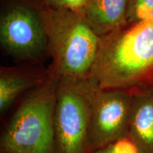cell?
Masks as SVG:
<instances>
[{"label": "cell", "instance_id": "1", "mask_svg": "<svg viewBox=\"0 0 153 153\" xmlns=\"http://www.w3.org/2000/svg\"><path fill=\"white\" fill-rule=\"evenodd\" d=\"M90 79L104 89L133 91L153 86V19L101 38Z\"/></svg>", "mask_w": 153, "mask_h": 153}, {"label": "cell", "instance_id": "2", "mask_svg": "<svg viewBox=\"0 0 153 153\" xmlns=\"http://www.w3.org/2000/svg\"><path fill=\"white\" fill-rule=\"evenodd\" d=\"M38 11L47 36L48 53L52 58L48 72L57 78L90 77L101 38L83 12L45 4Z\"/></svg>", "mask_w": 153, "mask_h": 153}, {"label": "cell", "instance_id": "3", "mask_svg": "<svg viewBox=\"0 0 153 153\" xmlns=\"http://www.w3.org/2000/svg\"><path fill=\"white\" fill-rule=\"evenodd\" d=\"M57 82V77L48 73L41 85L24 96L1 134L0 153H56Z\"/></svg>", "mask_w": 153, "mask_h": 153}, {"label": "cell", "instance_id": "4", "mask_svg": "<svg viewBox=\"0 0 153 153\" xmlns=\"http://www.w3.org/2000/svg\"><path fill=\"white\" fill-rule=\"evenodd\" d=\"M93 82L89 78H57L54 112L56 153H87Z\"/></svg>", "mask_w": 153, "mask_h": 153}, {"label": "cell", "instance_id": "5", "mask_svg": "<svg viewBox=\"0 0 153 153\" xmlns=\"http://www.w3.org/2000/svg\"><path fill=\"white\" fill-rule=\"evenodd\" d=\"M132 100L131 91L100 88L93 82L87 153L127 137Z\"/></svg>", "mask_w": 153, "mask_h": 153}, {"label": "cell", "instance_id": "6", "mask_svg": "<svg viewBox=\"0 0 153 153\" xmlns=\"http://www.w3.org/2000/svg\"><path fill=\"white\" fill-rule=\"evenodd\" d=\"M0 41L8 54L34 60L48 52V39L39 11L24 4L11 6L1 15Z\"/></svg>", "mask_w": 153, "mask_h": 153}, {"label": "cell", "instance_id": "7", "mask_svg": "<svg viewBox=\"0 0 153 153\" xmlns=\"http://www.w3.org/2000/svg\"><path fill=\"white\" fill-rule=\"evenodd\" d=\"M131 93L127 137L140 153H153V86Z\"/></svg>", "mask_w": 153, "mask_h": 153}, {"label": "cell", "instance_id": "8", "mask_svg": "<svg viewBox=\"0 0 153 153\" xmlns=\"http://www.w3.org/2000/svg\"><path fill=\"white\" fill-rule=\"evenodd\" d=\"M129 0H88L83 14L100 38L128 26Z\"/></svg>", "mask_w": 153, "mask_h": 153}, {"label": "cell", "instance_id": "9", "mask_svg": "<svg viewBox=\"0 0 153 153\" xmlns=\"http://www.w3.org/2000/svg\"><path fill=\"white\" fill-rule=\"evenodd\" d=\"M48 70L1 67L0 70V111L9 109L22 96L26 94L46 79Z\"/></svg>", "mask_w": 153, "mask_h": 153}, {"label": "cell", "instance_id": "10", "mask_svg": "<svg viewBox=\"0 0 153 153\" xmlns=\"http://www.w3.org/2000/svg\"><path fill=\"white\" fill-rule=\"evenodd\" d=\"M153 19V0H129L128 25Z\"/></svg>", "mask_w": 153, "mask_h": 153}, {"label": "cell", "instance_id": "11", "mask_svg": "<svg viewBox=\"0 0 153 153\" xmlns=\"http://www.w3.org/2000/svg\"><path fill=\"white\" fill-rule=\"evenodd\" d=\"M93 153H140V152L131 140L125 137L98 149Z\"/></svg>", "mask_w": 153, "mask_h": 153}, {"label": "cell", "instance_id": "12", "mask_svg": "<svg viewBox=\"0 0 153 153\" xmlns=\"http://www.w3.org/2000/svg\"><path fill=\"white\" fill-rule=\"evenodd\" d=\"M88 0H43V4L53 9L83 12Z\"/></svg>", "mask_w": 153, "mask_h": 153}]
</instances>
